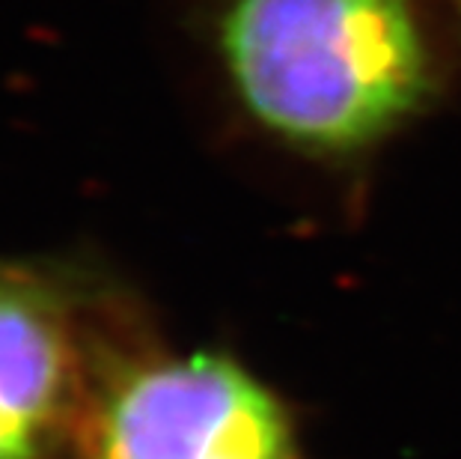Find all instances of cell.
<instances>
[{"instance_id":"obj_1","label":"cell","mask_w":461,"mask_h":459,"mask_svg":"<svg viewBox=\"0 0 461 459\" xmlns=\"http://www.w3.org/2000/svg\"><path fill=\"white\" fill-rule=\"evenodd\" d=\"M214 45L244 111L316 152L375 143L431 84L411 0H223Z\"/></svg>"},{"instance_id":"obj_2","label":"cell","mask_w":461,"mask_h":459,"mask_svg":"<svg viewBox=\"0 0 461 459\" xmlns=\"http://www.w3.org/2000/svg\"><path fill=\"white\" fill-rule=\"evenodd\" d=\"M75 459H301L271 388L232 358L125 355L95 399Z\"/></svg>"},{"instance_id":"obj_3","label":"cell","mask_w":461,"mask_h":459,"mask_svg":"<svg viewBox=\"0 0 461 459\" xmlns=\"http://www.w3.org/2000/svg\"><path fill=\"white\" fill-rule=\"evenodd\" d=\"M122 358L95 340L90 308L63 278L0 260V459H75Z\"/></svg>"}]
</instances>
